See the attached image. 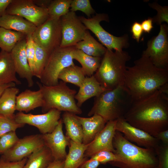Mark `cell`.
<instances>
[{
  "label": "cell",
  "mask_w": 168,
  "mask_h": 168,
  "mask_svg": "<svg viewBox=\"0 0 168 168\" xmlns=\"http://www.w3.org/2000/svg\"><path fill=\"white\" fill-rule=\"evenodd\" d=\"M124 86L133 101L148 97L158 90L168 94V69L158 68L142 54L133 66L127 67Z\"/></svg>",
  "instance_id": "6da1fadb"
},
{
  "label": "cell",
  "mask_w": 168,
  "mask_h": 168,
  "mask_svg": "<svg viewBox=\"0 0 168 168\" xmlns=\"http://www.w3.org/2000/svg\"><path fill=\"white\" fill-rule=\"evenodd\" d=\"M168 94L158 90L133 102L124 118L133 126L155 137L159 132L168 129Z\"/></svg>",
  "instance_id": "7a4b0ae2"
},
{
  "label": "cell",
  "mask_w": 168,
  "mask_h": 168,
  "mask_svg": "<svg viewBox=\"0 0 168 168\" xmlns=\"http://www.w3.org/2000/svg\"><path fill=\"white\" fill-rule=\"evenodd\" d=\"M119 161L110 163L119 168H156L158 160L154 149L137 146L116 131L113 141Z\"/></svg>",
  "instance_id": "3957f363"
},
{
  "label": "cell",
  "mask_w": 168,
  "mask_h": 168,
  "mask_svg": "<svg viewBox=\"0 0 168 168\" xmlns=\"http://www.w3.org/2000/svg\"><path fill=\"white\" fill-rule=\"evenodd\" d=\"M133 101L123 86L105 90L95 98L93 105L88 115H100L107 122L124 116Z\"/></svg>",
  "instance_id": "277c9868"
},
{
  "label": "cell",
  "mask_w": 168,
  "mask_h": 168,
  "mask_svg": "<svg viewBox=\"0 0 168 168\" xmlns=\"http://www.w3.org/2000/svg\"><path fill=\"white\" fill-rule=\"evenodd\" d=\"M130 59V56L126 51H113L107 49L99 67L93 75L105 90L123 86L126 64Z\"/></svg>",
  "instance_id": "5b68a950"
},
{
  "label": "cell",
  "mask_w": 168,
  "mask_h": 168,
  "mask_svg": "<svg viewBox=\"0 0 168 168\" xmlns=\"http://www.w3.org/2000/svg\"><path fill=\"white\" fill-rule=\"evenodd\" d=\"M37 84L43 96L44 102L42 108L44 113L53 109L75 114L82 113L75 101L76 91L71 89L65 82L61 81L56 85L49 86L39 82Z\"/></svg>",
  "instance_id": "8992f818"
},
{
  "label": "cell",
  "mask_w": 168,
  "mask_h": 168,
  "mask_svg": "<svg viewBox=\"0 0 168 168\" xmlns=\"http://www.w3.org/2000/svg\"><path fill=\"white\" fill-rule=\"evenodd\" d=\"M75 48L59 47L50 53L40 79L42 84L49 86L58 84V75L62 70L74 64L72 52Z\"/></svg>",
  "instance_id": "52a82bcc"
},
{
  "label": "cell",
  "mask_w": 168,
  "mask_h": 168,
  "mask_svg": "<svg viewBox=\"0 0 168 168\" xmlns=\"http://www.w3.org/2000/svg\"><path fill=\"white\" fill-rule=\"evenodd\" d=\"M80 21L87 29L91 31L104 46L109 49L121 51L129 45L128 37L127 34L120 37L113 35L105 30L100 25L102 21H109L107 14L96 13L91 18L79 17Z\"/></svg>",
  "instance_id": "ba28073f"
},
{
  "label": "cell",
  "mask_w": 168,
  "mask_h": 168,
  "mask_svg": "<svg viewBox=\"0 0 168 168\" xmlns=\"http://www.w3.org/2000/svg\"><path fill=\"white\" fill-rule=\"evenodd\" d=\"M60 18L49 17L36 27L31 36L35 43L49 54L60 47L62 39Z\"/></svg>",
  "instance_id": "9c48e42d"
},
{
  "label": "cell",
  "mask_w": 168,
  "mask_h": 168,
  "mask_svg": "<svg viewBox=\"0 0 168 168\" xmlns=\"http://www.w3.org/2000/svg\"><path fill=\"white\" fill-rule=\"evenodd\" d=\"M142 55L147 57L156 67L168 69V26L160 25L158 35L147 42Z\"/></svg>",
  "instance_id": "30bf717a"
},
{
  "label": "cell",
  "mask_w": 168,
  "mask_h": 168,
  "mask_svg": "<svg viewBox=\"0 0 168 168\" xmlns=\"http://www.w3.org/2000/svg\"><path fill=\"white\" fill-rule=\"evenodd\" d=\"M60 19L62 31L60 47L74 46L83 39L87 29L75 12L69 11Z\"/></svg>",
  "instance_id": "8fae6325"
},
{
  "label": "cell",
  "mask_w": 168,
  "mask_h": 168,
  "mask_svg": "<svg viewBox=\"0 0 168 168\" xmlns=\"http://www.w3.org/2000/svg\"><path fill=\"white\" fill-rule=\"evenodd\" d=\"M5 13L21 16L36 27L43 23L49 17L47 9L38 7L33 0H12Z\"/></svg>",
  "instance_id": "7c38bea8"
},
{
  "label": "cell",
  "mask_w": 168,
  "mask_h": 168,
  "mask_svg": "<svg viewBox=\"0 0 168 168\" xmlns=\"http://www.w3.org/2000/svg\"><path fill=\"white\" fill-rule=\"evenodd\" d=\"M61 111L55 109L42 114H33L18 112L15 116L16 121L20 124H28L36 127L42 134L52 132L60 119Z\"/></svg>",
  "instance_id": "4fadbf2b"
},
{
  "label": "cell",
  "mask_w": 168,
  "mask_h": 168,
  "mask_svg": "<svg viewBox=\"0 0 168 168\" xmlns=\"http://www.w3.org/2000/svg\"><path fill=\"white\" fill-rule=\"evenodd\" d=\"M44 146L42 134L26 136L19 139L12 147L2 154L1 157L9 161H19Z\"/></svg>",
  "instance_id": "5bb4252c"
},
{
  "label": "cell",
  "mask_w": 168,
  "mask_h": 168,
  "mask_svg": "<svg viewBox=\"0 0 168 168\" xmlns=\"http://www.w3.org/2000/svg\"><path fill=\"white\" fill-rule=\"evenodd\" d=\"M115 128L116 131L121 133L125 138L138 146L155 150L159 146V141L156 138L133 126L124 117L117 120Z\"/></svg>",
  "instance_id": "9a60e30c"
},
{
  "label": "cell",
  "mask_w": 168,
  "mask_h": 168,
  "mask_svg": "<svg viewBox=\"0 0 168 168\" xmlns=\"http://www.w3.org/2000/svg\"><path fill=\"white\" fill-rule=\"evenodd\" d=\"M63 124L60 118L52 132L42 134L45 146L49 149L55 160H64L67 155L66 148L69 146L70 141L63 134Z\"/></svg>",
  "instance_id": "2e32d148"
},
{
  "label": "cell",
  "mask_w": 168,
  "mask_h": 168,
  "mask_svg": "<svg viewBox=\"0 0 168 168\" xmlns=\"http://www.w3.org/2000/svg\"><path fill=\"white\" fill-rule=\"evenodd\" d=\"M117 120L107 122L103 129L88 145L85 152V157H90L96 153L103 150L114 153L113 141L116 131Z\"/></svg>",
  "instance_id": "e0dca14e"
},
{
  "label": "cell",
  "mask_w": 168,
  "mask_h": 168,
  "mask_svg": "<svg viewBox=\"0 0 168 168\" xmlns=\"http://www.w3.org/2000/svg\"><path fill=\"white\" fill-rule=\"evenodd\" d=\"M26 37L19 41L10 53L16 73L20 77L25 79L28 86L31 87L34 84L33 79L34 76L26 55Z\"/></svg>",
  "instance_id": "ac0fdd59"
},
{
  "label": "cell",
  "mask_w": 168,
  "mask_h": 168,
  "mask_svg": "<svg viewBox=\"0 0 168 168\" xmlns=\"http://www.w3.org/2000/svg\"><path fill=\"white\" fill-rule=\"evenodd\" d=\"M77 117L81 123L83 130L82 143L88 145L91 143L103 129L106 123L101 116L94 114L89 118Z\"/></svg>",
  "instance_id": "d6986e66"
},
{
  "label": "cell",
  "mask_w": 168,
  "mask_h": 168,
  "mask_svg": "<svg viewBox=\"0 0 168 168\" xmlns=\"http://www.w3.org/2000/svg\"><path fill=\"white\" fill-rule=\"evenodd\" d=\"M43 94L40 89L34 91L27 89L17 95L16 100V110L27 113L44 104Z\"/></svg>",
  "instance_id": "ffe728a7"
},
{
  "label": "cell",
  "mask_w": 168,
  "mask_h": 168,
  "mask_svg": "<svg viewBox=\"0 0 168 168\" xmlns=\"http://www.w3.org/2000/svg\"><path fill=\"white\" fill-rule=\"evenodd\" d=\"M0 27L32 35L36 27L32 23L20 16L4 13L0 16Z\"/></svg>",
  "instance_id": "44dd1931"
},
{
  "label": "cell",
  "mask_w": 168,
  "mask_h": 168,
  "mask_svg": "<svg viewBox=\"0 0 168 168\" xmlns=\"http://www.w3.org/2000/svg\"><path fill=\"white\" fill-rule=\"evenodd\" d=\"M75 96L77 100V105L80 108L86 100L99 95L105 90L97 81L94 75L86 77Z\"/></svg>",
  "instance_id": "7402d4cb"
},
{
  "label": "cell",
  "mask_w": 168,
  "mask_h": 168,
  "mask_svg": "<svg viewBox=\"0 0 168 168\" xmlns=\"http://www.w3.org/2000/svg\"><path fill=\"white\" fill-rule=\"evenodd\" d=\"M14 62L10 53L0 51V84L14 83L21 84L17 78Z\"/></svg>",
  "instance_id": "603a6c76"
},
{
  "label": "cell",
  "mask_w": 168,
  "mask_h": 168,
  "mask_svg": "<svg viewBox=\"0 0 168 168\" xmlns=\"http://www.w3.org/2000/svg\"><path fill=\"white\" fill-rule=\"evenodd\" d=\"M88 145L77 143L70 140L68 146V152L64 161L63 168H78L88 159L84 156Z\"/></svg>",
  "instance_id": "cb8c5ba5"
},
{
  "label": "cell",
  "mask_w": 168,
  "mask_h": 168,
  "mask_svg": "<svg viewBox=\"0 0 168 168\" xmlns=\"http://www.w3.org/2000/svg\"><path fill=\"white\" fill-rule=\"evenodd\" d=\"M62 119L65 125L66 136L74 142L82 143V128L77 115L69 112H64Z\"/></svg>",
  "instance_id": "d4e9b609"
},
{
  "label": "cell",
  "mask_w": 168,
  "mask_h": 168,
  "mask_svg": "<svg viewBox=\"0 0 168 168\" xmlns=\"http://www.w3.org/2000/svg\"><path fill=\"white\" fill-rule=\"evenodd\" d=\"M19 89L14 87L6 88L0 97V115L15 119L16 100Z\"/></svg>",
  "instance_id": "484cf974"
},
{
  "label": "cell",
  "mask_w": 168,
  "mask_h": 168,
  "mask_svg": "<svg viewBox=\"0 0 168 168\" xmlns=\"http://www.w3.org/2000/svg\"><path fill=\"white\" fill-rule=\"evenodd\" d=\"M72 58L80 63L84 73L86 77L94 75L99 67L102 59V57L88 55L75 48L72 52Z\"/></svg>",
  "instance_id": "4316f807"
},
{
  "label": "cell",
  "mask_w": 168,
  "mask_h": 168,
  "mask_svg": "<svg viewBox=\"0 0 168 168\" xmlns=\"http://www.w3.org/2000/svg\"><path fill=\"white\" fill-rule=\"evenodd\" d=\"M23 168H46L54 160L49 149L44 146L28 157Z\"/></svg>",
  "instance_id": "83f0119b"
},
{
  "label": "cell",
  "mask_w": 168,
  "mask_h": 168,
  "mask_svg": "<svg viewBox=\"0 0 168 168\" xmlns=\"http://www.w3.org/2000/svg\"><path fill=\"white\" fill-rule=\"evenodd\" d=\"M75 48L85 54L94 57H102L107 49L99 43L87 31L83 39L77 43Z\"/></svg>",
  "instance_id": "f1b7e54d"
},
{
  "label": "cell",
  "mask_w": 168,
  "mask_h": 168,
  "mask_svg": "<svg viewBox=\"0 0 168 168\" xmlns=\"http://www.w3.org/2000/svg\"><path fill=\"white\" fill-rule=\"evenodd\" d=\"M27 35L22 33L0 27V49L10 53L16 44Z\"/></svg>",
  "instance_id": "f546056e"
},
{
  "label": "cell",
  "mask_w": 168,
  "mask_h": 168,
  "mask_svg": "<svg viewBox=\"0 0 168 168\" xmlns=\"http://www.w3.org/2000/svg\"><path fill=\"white\" fill-rule=\"evenodd\" d=\"M86 77L82 68L74 64L62 70L58 79L66 83H70L80 87Z\"/></svg>",
  "instance_id": "4dcf8cb0"
},
{
  "label": "cell",
  "mask_w": 168,
  "mask_h": 168,
  "mask_svg": "<svg viewBox=\"0 0 168 168\" xmlns=\"http://www.w3.org/2000/svg\"><path fill=\"white\" fill-rule=\"evenodd\" d=\"M49 55L45 50L35 43L33 76L40 79Z\"/></svg>",
  "instance_id": "1f68e13d"
},
{
  "label": "cell",
  "mask_w": 168,
  "mask_h": 168,
  "mask_svg": "<svg viewBox=\"0 0 168 168\" xmlns=\"http://www.w3.org/2000/svg\"><path fill=\"white\" fill-rule=\"evenodd\" d=\"M72 1V0H52L47 8L49 16L60 18L69 11Z\"/></svg>",
  "instance_id": "d6a6232c"
},
{
  "label": "cell",
  "mask_w": 168,
  "mask_h": 168,
  "mask_svg": "<svg viewBox=\"0 0 168 168\" xmlns=\"http://www.w3.org/2000/svg\"><path fill=\"white\" fill-rule=\"evenodd\" d=\"M24 124H19L15 119H11L0 115V138L4 134L12 131H16Z\"/></svg>",
  "instance_id": "836d02e7"
},
{
  "label": "cell",
  "mask_w": 168,
  "mask_h": 168,
  "mask_svg": "<svg viewBox=\"0 0 168 168\" xmlns=\"http://www.w3.org/2000/svg\"><path fill=\"white\" fill-rule=\"evenodd\" d=\"M70 7V11L74 12L78 10L81 11L89 18L95 13L89 0H72Z\"/></svg>",
  "instance_id": "e575fe53"
},
{
  "label": "cell",
  "mask_w": 168,
  "mask_h": 168,
  "mask_svg": "<svg viewBox=\"0 0 168 168\" xmlns=\"http://www.w3.org/2000/svg\"><path fill=\"white\" fill-rule=\"evenodd\" d=\"M19 138L16 131L7 133L0 138V154H2L12 147Z\"/></svg>",
  "instance_id": "d590c367"
},
{
  "label": "cell",
  "mask_w": 168,
  "mask_h": 168,
  "mask_svg": "<svg viewBox=\"0 0 168 168\" xmlns=\"http://www.w3.org/2000/svg\"><path fill=\"white\" fill-rule=\"evenodd\" d=\"M150 7L155 9L157 12L156 15L152 18L153 23L161 25L163 22H165L168 24V7L162 6L156 2L149 3Z\"/></svg>",
  "instance_id": "8d00e7d4"
},
{
  "label": "cell",
  "mask_w": 168,
  "mask_h": 168,
  "mask_svg": "<svg viewBox=\"0 0 168 168\" xmlns=\"http://www.w3.org/2000/svg\"><path fill=\"white\" fill-rule=\"evenodd\" d=\"M90 158L96 160L100 164H103L117 162L119 161L118 157L114 153L107 150L99 152L92 156Z\"/></svg>",
  "instance_id": "74e56055"
},
{
  "label": "cell",
  "mask_w": 168,
  "mask_h": 168,
  "mask_svg": "<svg viewBox=\"0 0 168 168\" xmlns=\"http://www.w3.org/2000/svg\"><path fill=\"white\" fill-rule=\"evenodd\" d=\"M31 35L26 36V52L28 63L33 74L35 53V43Z\"/></svg>",
  "instance_id": "f35d334b"
},
{
  "label": "cell",
  "mask_w": 168,
  "mask_h": 168,
  "mask_svg": "<svg viewBox=\"0 0 168 168\" xmlns=\"http://www.w3.org/2000/svg\"><path fill=\"white\" fill-rule=\"evenodd\" d=\"M156 152L158 160L156 168H168V145L159 146Z\"/></svg>",
  "instance_id": "ab89813d"
},
{
  "label": "cell",
  "mask_w": 168,
  "mask_h": 168,
  "mask_svg": "<svg viewBox=\"0 0 168 168\" xmlns=\"http://www.w3.org/2000/svg\"><path fill=\"white\" fill-rule=\"evenodd\" d=\"M27 159V157H26L19 161L11 162L0 157V168H23Z\"/></svg>",
  "instance_id": "60d3db41"
},
{
  "label": "cell",
  "mask_w": 168,
  "mask_h": 168,
  "mask_svg": "<svg viewBox=\"0 0 168 168\" xmlns=\"http://www.w3.org/2000/svg\"><path fill=\"white\" fill-rule=\"evenodd\" d=\"M130 31L133 38L137 42H139L143 32L141 23L137 21L134 22L131 26Z\"/></svg>",
  "instance_id": "b9f144b4"
},
{
  "label": "cell",
  "mask_w": 168,
  "mask_h": 168,
  "mask_svg": "<svg viewBox=\"0 0 168 168\" xmlns=\"http://www.w3.org/2000/svg\"><path fill=\"white\" fill-rule=\"evenodd\" d=\"M100 164L97 161L90 158L84 161L78 168H98Z\"/></svg>",
  "instance_id": "7bdbcfd3"
},
{
  "label": "cell",
  "mask_w": 168,
  "mask_h": 168,
  "mask_svg": "<svg viewBox=\"0 0 168 168\" xmlns=\"http://www.w3.org/2000/svg\"><path fill=\"white\" fill-rule=\"evenodd\" d=\"M152 18L149 17L143 21L141 23L143 32L149 33L153 28Z\"/></svg>",
  "instance_id": "ee69618b"
},
{
  "label": "cell",
  "mask_w": 168,
  "mask_h": 168,
  "mask_svg": "<svg viewBox=\"0 0 168 168\" xmlns=\"http://www.w3.org/2000/svg\"><path fill=\"white\" fill-rule=\"evenodd\" d=\"M163 144L168 145V129H166L159 132L155 137Z\"/></svg>",
  "instance_id": "f6af8a7d"
},
{
  "label": "cell",
  "mask_w": 168,
  "mask_h": 168,
  "mask_svg": "<svg viewBox=\"0 0 168 168\" xmlns=\"http://www.w3.org/2000/svg\"><path fill=\"white\" fill-rule=\"evenodd\" d=\"M12 0H0V16L5 13L8 6Z\"/></svg>",
  "instance_id": "bcb514c9"
},
{
  "label": "cell",
  "mask_w": 168,
  "mask_h": 168,
  "mask_svg": "<svg viewBox=\"0 0 168 168\" xmlns=\"http://www.w3.org/2000/svg\"><path fill=\"white\" fill-rule=\"evenodd\" d=\"M34 3L39 7L47 9L51 0H33Z\"/></svg>",
  "instance_id": "7dc6e473"
},
{
  "label": "cell",
  "mask_w": 168,
  "mask_h": 168,
  "mask_svg": "<svg viewBox=\"0 0 168 168\" xmlns=\"http://www.w3.org/2000/svg\"><path fill=\"white\" fill-rule=\"evenodd\" d=\"M64 161L54 160L46 168H63Z\"/></svg>",
  "instance_id": "c3c4849f"
},
{
  "label": "cell",
  "mask_w": 168,
  "mask_h": 168,
  "mask_svg": "<svg viewBox=\"0 0 168 168\" xmlns=\"http://www.w3.org/2000/svg\"><path fill=\"white\" fill-rule=\"evenodd\" d=\"M16 84L14 83H11L5 84H0V97L5 90L8 87L15 86Z\"/></svg>",
  "instance_id": "681fc988"
}]
</instances>
